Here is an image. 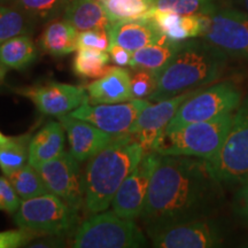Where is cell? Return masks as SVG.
Listing matches in <instances>:
<instances>
[{"mask_svg":"<svg viewBox=\"0 0 248 248\" xmlns=\"http://www.w3.org/2000/svg\"><path fill=\"white\" fill-rule=\"evenodd\" d=\"M222 185L208 160L160 154L139 218L150 229L210 217L224 200Z\"/></svg>","mask_w":248,"mask_h":248,"instance_id":"cell-1","label":"cell"},{"mask_svg":"<svg viewBox=\"0 0 248 248\" xmlns=\"http://www.w3.org/2000/svg\"><path fill=\"white\" fill-rule=\"evenodd\" d=\"M145 155L131 133L115 136L104 150L91 157L82 177L84 208L95 214L107 210L125 178Z\"/></svg>","mask_w":248,"mask_h":248,"instance_id":"cell-2","label":"cell"},{"mask_svg":"<svg viewBox=\"0 0 248 248\" xmlns=\"http://www.w3.org/2000/svg\"><path fill=\"white\" fill-rule=\"evenodd\" d=\"M228 55L201 40H183L171 61L156 74V88L148 97L161 101L212 84L223 75Z\"/></svg>","mask_w":248,"mask_h":248,"instance_id":"cell-3","label":"cell"},{"mask_svg":"<svg viewBox=\"0 0 248 248\" xmlns=\"http://www.w3.org/2000/svg\"><path fill=\"white\" fill-rule=\"evenodd\" d=\"M233 114L195 122L171 132H163L154 152L161 155H187L210 160L218 152L230 130Z\"/></svg>","mask_w":248,"mask_h":248,"instance_id":"cell-4","label":"cell"},{"mask_svg":"<svg viewBox=\"0 0 248 248\" xmlns=\"http://www.w3.org/2000/svg\"><path fill=\"white\" fill-rule=\"evenodd\" d=\"M146 246L144 232L132 218H124L114 210L93 214L74 233L75 248H138Z\"/></svg>","mask_w":248,"mask_h":248,"instance_id":"cell-5","label":"cell"},{"mask_svg":"<svg viewBox=\"0 0 248 248\" xmlns=\"http://www.w3.org/2000/svg\"><path fill=\"white\" fill-rule=\"evenodd\" d=\"M208 161L223 184L243 185L248 181V99L235 109L224 142Z\"/></svg>","mask_w":248,"mask_h":248,"instance_id":"cell-6","label":"cell"},{"mask_svg":"<svg viewBox=\"0 0 248 248\" xmlns=\"http://www.w3.org/2000/svg\"><path fill=\"white\" fill-rule=\"evenodd\" d=\"M77 212L57 195L48 193L21 200L14 213L18 228L35 234L59 235L69 231L77 221Z\"/></svg>","mask_w":248,"mask_h":248,"instance_id":"cell-7","label":"cell"},{"mask_svg":"<svg viewBox=\"0 0 248 248\" xmlns=\"http://www.w3.org/2000/svg\"><path fill=\"white\" fill-rule=\"evenodd\" d=\"M241 104L239 89L230 82L202 88L183 102L164 132H171L195 122H203L233 113Z\"/></svg>","mask_w":248,"mask_h":248,"instance_id":"cell-8","label":"cell"},{"mask_svg":"<svg viewBox=\"0 0 248 248\" xmlns=\"http://www.w3.org/2000/svg\"><path fill=\"white\" fill-rule=\"evenodd\" d=\"M200 18L201 39L228 57L248 60V14L222 6Z\"/></svg>","mask_w":248,"mask_h":248,"instance_id":"cell-9","label":"cell"},{"mask_svg":"<svg viewBox=\"0 0 248 248\" xmlns=\"http://www.w3.org/2000/svg\"><path fill=\"white\" fill-rule=\"evenodd\" d=\"M157 248H213L222 246L225 230L212 217L190 219L146 229Z\"/></svg>","mask_w":248,"mask_h":248,"instance_id":"cell-10","label":"cell"},{"mask_svg":"<svg viewBox=\"0 0 248 248\" xmlns=\"http://www.w3.org/2000/svg\"><path fill=\"white\" fill-rule=\"evenodd\" d=\"M78 161L64 151L53 160L35 167L48 192L57 195L76 212L84 207L82 177Z\"/></svg>","mask_w":248,"mask_h":248,"instance_id":"cell-11","label":"cell"},{"mask_svg":"<svg viewBox=\"0 0 248 248\" xmlns=\"http://www.w3.org/2000/svg\"><path fill=\"white\" fill-rule=\"evenodd\" d=\"M147 105L150 102L144 99H132L117 104L91 105L84 102L69 114L93 124L109 135L121 136L130 132L140 111Z\"/></svg>","mask_w":248,"mask_h":248,"instance_id":"cell-12","label":"cell"},{"mask_svg":"<svg viewBox=\"0 0 248 248\" xmlns=\"http://www.w3.org/2000/svg\"><path fill=\"white\" fill-rule=\"evenodd\" d=\"M14 92L33 102L42 114L61 116L89 102L88 93L82 86L66 83L47 82L44 84L14 89Z\"/></svg>","mask_w":248,"mask_h":248,"instance_id":"cell-13","label":"cell"},{"mask_svg":"<svg viewBox=\"0 0 248 248\" xmlns=\"http://www.w3.org/2000/svg\"><path fill=\"white\" fill-rule=\"evenodd\" d=\"M159 157L157 152L145 153L138 166L122 183L111 201V207L117 215L124 218H139Z\"/></svg>","mask_w":248,"mask_h":248,"instance_id":"cell-14","label":"cell"},{"mask_svg":"<svg viewBox=\"0 0 248 248\" xmlns=\"http://www.w3.org/2000/svg\"><path fill=\"white\" fill-rule=\"evenodd\" d=\"M201 89L202 88L191 90L176 97L156 101L154 105L150 104L140 111L129 133L135 136L137 141L144 148L145 153L154 151L157 139L164 132L167 125L177 113L183 102Z\"/></svg>","mask_w":248,"mask_h":248,"instance_id":"cell-15","label":"cell"},{"mask_svg":"<svg viewBox=\"0 0 248 248\" xmlns=\"http://www.w3.org/2000/svg\"><path fill=\"white\" fill-rule=\"evenodd\" d=\"M69 141V152L78 162H84L104 150L115 136L102 131L86 121L70 114L58 116Z\"/></svg>","mask_w":248,"mask_h":248,"instance_id":"cell-16","label":"cell"},{"mask_svg":"<svg viewBox=\"0 0 248 248\" xmlns=\"http://www.w3.org/2000/svg\"><path fill=\"white\" fill-rule=\"evenodd\" d=\"M108 31L111 44L122 46L130 52L155 44L166 36L150 17L115 21Z\"/></svg>","mask_w":248,"mask_h":248,"instance_id":"cell-17","label":"cell"},{"mask_svg":"<svg viewBox=\"0 0 248 248\" xmlns=\"http://www.w3.org/2000/svg\"><path fill=\"white\" fill-rule=\"evenodd\" d=\"M89 104H117L132 100L131 76L124 67H110L85 86Z\"/></svg>","mask_w":248,"mask_h":248,"instance_id":"cell-18","label":"cell"},{"mask_svg":"<svg viewBox=\"0 0 248 248\" xmlns=\"http://www.w3.org/2000/svg\"><path fill=\"white\" fill-rule=\"evenodd\" d=\"M63 20L80 31L109 30L113 23L100 0H71L63 11Z\"/></svg>","mask_w":248,"mask_h":248,"instance_id":"cell-19","label":"cell"},{"mask_svg":"<svg viewBox=\"0 0 248 248\" xmlns=\"http://www.w3.org/2000/svg\"><path fill=\"white\" fill-rule=\"evenodd\" d=\"M64 131L60 122L49 121L35 133L29 144L28 163L37 167L53 160L64 152Z\"/></svg>","mask_w":248,"mask_h":248,"instance_id":"cell-20","label":"cell"},{"mask_svg":"<svg viewBox=\"0 0 248 248\" xmlns=\"http://www.w3.org/2000/svg\"><path fill=\"white\" fill-rule=\"evenodd\" d=\"M148 17L154 21L163 35L175 42L199 37L202 28L200 15H179L169 11L152 9Z\"/></svg>","mask_w":248,"mask_h":248,"instance_id":"cell-21","label":"cell"},{"mask_svg":"<svg viewBox=\"0 0 248 248\" xmlns=\"http://www.w3.org/2000/svg\"><path fill=\"white\" fill-rule=\"evenodd\" d=\"M78 31L66 20L52 21L39 38V46L52 57H64L78 49Z\"/></svg>","mask_w":248,"mask_h":248,"instance_id":"cell-22","label":"cell"},{"mask_svg":"<svg viewBox=\"0 0 248 248\" xmlns=\"http://www.w3.org/2000/svg\"><path fill=\"white\" fill-rule=\"evenodd\" d=\"M182 42H175L164 36L155 44L145 46L132 52L130 67L133 70L145 69L157 74L171 61L173 55L177 53Z\"/></svg>","mask_w":248,"mask_h":248,"instance_id":"cell-23","label":"cell"},{"mask_svg":"<svg viewBox=\"0 0 248 248\" xmlns=\"http://www.w3.org/2000/svg\"><path fill=\"white\" fill-rule=\"evenodd\" d=\"M38 57V49L29 35L16 36L0 45V63L6 68L22 70Z\"/></svg>","mask_w":248,"mask_h":248,"instance_id":"cell-24","label":"cell"},{"mask_svg":"<svg viewBox=\"0 0 248 248\" xmlns=\"http://www.w3.org/2000/svg\"><path fill=\"white\" fill-rule=\"evenodd\" d=\"M38 21L16 7L0 4V45L6 40L35 31Z\"/></svg>","mask_w":248,"mask_h":248,"instance_id":"cell-25","label":"cell"},{"mask_svg":"<svg viewBox=\"0 0 248 248\" xmlns=\"http://www.w3.org/2000/svg\"><path fill=\"white\" fill-rule=\"evenodd\" d=\"M31 138V135L9 137L5 144L0 145V170L6 177L28 163Z\"/></svg>","mask_w":248,"mask_h":248,"instance_id":"cell-26","label":"cell"},{"mask_svg":"<svg viewBox=\"0 0 248 248\" xmlns=\"http://www.w3.org/2000/svg\"><path fill=\"white\" fill-rule=\"evenodd\" d=\"M110 55L107 51L78 48L73 61V70L82 78H99L108 70Z\"/></svg>","mask_w":248,"mask_h":248,"instance_id":"cell-27","label":"cell"},{"mask_svg":"<svg viewBox=\"0 0 248 248\" xmlns=\"http://www.w3.org/2000/svg\"><path fill=\"white\" fill-rule=\"evenodd\" d=\"M71 0H0V4L13 6L38 21H49L63 14Z\"/></svg>","mask_w":248,"mask_h":248,"instance_id":"cell-28","label":"cell"},{"mask_svg":"<svg viewBox=\"0 0 248 248\" xmlns=\"http://www.w3.org/2000/svg\"><path fill=\"white\" fill-rule=\"evenodd\" d=\"M8 179L22 200L48 193V188L46 187L39 171L30 163H27L17 171L8 176Z\"/></svg>","mask_w":248,"mask_h":248,"instance_id":"cell-29","label":"cell"},{"mask_svg":"<svg viewBox=\"0 0 248 248\" xmlns=\"http://www.w3.org/2000/svg\"><path fill=\"white\" fill-rule=\"evenodd\" d=\"M153 9L179 15H204L224 6L221 0H151Z\"/></svg>","mask_w":248,"mask_h":248,"instance_id":"cell-30","label":"cell"},{"mask_svg":"<svg viewBox=\"0 0 248 248\" xmlns=\"http://www.w3.org/2000/svg\"><path fill=\"white\" fill-rule=\"evenodd\" d=\"M113 22L121 20L148 17L151 0H100Z\"/></svg>","mask_w":248,"mask_h":248,"instance_id":"cell-31","label":"cell"},{"mask_svg":"<svg viewBox=\"0 0 248 248\" xmlns=\"http://www.w3.org/2000/svg\"><path fill=\"white\" fill-rule=\"evenodd\" d=\"M156 88V74L145 69H136L131 76V92L133 99L148 98Z\"/></svg>","mask_w":248,"mask_h":248,"instance_id":"cell-32","label":"cell"},{"mask_svg":"<svg viewBox=\"0 0 248 248\" xmlns=\"http://www.w3.org/2000/svg\"><path fill=\"white\" fill-rule=\"evenodd\" d=\"M78 48H93L107 51L111 45L109 31L104 29H92L78 32L77 38Z\"/></svg>","mask_w":248,"mask_h":248,"instance_id":"cell-33","label":"cell"},{"mask_svg":"<svg viewBox=\"0 0 248 248\" xmlns=\"http://www.w3.org/2000/svg\"><path fill=\"white\" fill-rule=\"evenodd\" d=\"M20 203L21 198L18 197L8 177L0 176V208L9 214H14Z\"/></svg>","mask_w":248,"mask_h":248,"instance_id":"cell-34","label":"cell"},{"mask_svg":"<svg viewBox=\"0 0 248 248\" xmlns=\"http://www.w3.org/2000/svg\"><path fill=\"white\" fill-rule=\"evenodd\" d=\"M32 232L17 229L0 232V248H17L27 245L32 238Z\"/></svg>","mask_w":248,"mask_h":248,"instance_id":"cell-35","label":"cell"},{"mask_svg":"<svg viewBox=\"0 0 248 248\" xmlns=\"http://www.w3.org/2000/svg\"><path fill=\"white\" fill-rule=\"evenodd\" d=\"M234 212L241 219L248 223V181L241 185L234 199Z\"/></svg>","mask_w":248,"mask_h":248,"instance_id":"cell-36","label":"cell"},{"mask_svg":"<svg viewBox=\"0 0 248 248\" xmlns=\"http://www.w3.org/2000/svg\"><path fill=\"white\" fill-rule=\"evenodd\" d=\"M108 53L110 55V60L115 62L117 66L125 67L130 66V63H131L132 52L128 51L122 46L111 44L109 49H108Z\"/></svg>","mask_w":248,"mask_h":248,"instance_id":"cell-37","label":"cell"},{"mask_svg":"<svg viewBox=\"0 0 248 248\" xmlns=\"http://www.w3.org/2000/svg\"><path fill=\"white\" fill-rule=\"evenodd\" d=\"M6 74H7V69H6V67L4 66V64L0 63V85H1L2 82H4Z\"/></svg>","mask_w":248,"mask_h":248,"instance_id":"cell-38","label":"cell"},{"mask_svg":"<svg viewBox=\"0 0 248 248\" xmlns=\"http://www.w3.org/2000/svg\"><path fill=\"white\" fill-rule=\"evenodd\" d=\"M8 138H9V137H6V136L4 135V133H2L1 131H0V145L5 144V142L8 140Z\"/></svg>","mask_w":248,"mask_h":248,"instance_id":"cell-39","label":"cell"},{"mask_svg":"<svg viewBox=\"0 0 248 248\" xmlns=\"http://www.w3.org/2000/svg\"><path fill=\"white\" fill-rule=\"evenodd\" d=\"M243 4L245 7H246V9L248 11V0H243Z\"/></svg>","mask_w":248,"mask_h":248,"instance_id":"cell-40","label":"cell"},{"mask_svg":"<svg viewBox=\"0 0 248 248\" xmlns=\"http://www.w3.org/2000/svg\"><path fill=\"white\" fill-rule=\"evenodd\" d=\"M0 209H1V208H0Z\"/></svg>","mask_w":248,"mask_h":248,"instance_id":"cell-41","label":"cell"}]
</instances>
